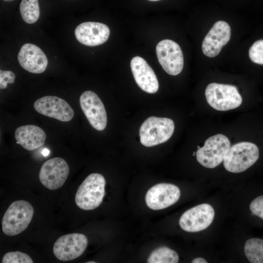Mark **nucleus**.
Returning a JSON list of instances; mask_svg holds the SVG:
<instances>
[{
    "label": "nucleus",
    "instance_id": "f257e3e1",
    "mask_svg": "<svg viewBox=\"0 0 263 263\" xmlns=\"http://www.w3.org/2000/svg\"><path fill=\"white\" fill-rule=\"evenodd\" d=\"M106 181L99 173L89 175L79 186L75 202L78 207L90 210L97 207L102 203L105 195Z\"/></svg>",
    "mask_w": 263,
    "mask_h": 263
},
{
    "label": "nucleus",
    "instance_id": "f03ea898",
    "mask_svg": "<svg viewBox=\"0 0 263 263\" xmlns=\"http://www.w3.org/2000/svg\"><path fill=\"white\" fill-rule=\"evenodd\" d=\"M34 214L31 204L25 200L13 202L6 210L2 219V230L6 235L13 236L24 230L30 223Z\"/></svg>",
    "mask_w": 263,
    "mask_h": 263
},
{
    "label": "nucleus",
    "instance_id": "7ed1b4c3",
    "mask_svg": "<svg viewBox=\"0 0 263 263\" xmlns=\"http://www.w3.org/2000/svg\"><path fill=\"white\" fill-rule=\"evenodd\" d=\"M174 130L172 120L166 117L150 116L142 124L139 129L141 144L152 147L168 141Z\"/></svg>",
    "mask_w": 263,
    "mask_h": 263
},
{
    "label": "nucleus",
    "instance_id": "20e7f679",
    "mask_svg": "<svg viewBox=\"0 0 263 263\" xmlns=\"http://www.w3.org/2000/svg\"><path fill=\"white\" fill-rule=\"evenodd\" d=\"M259 157V149L255 144L240 142L230 147L224 159V166L228 171L240 173L252 166Z\"/></svg>",
    "mask_w": 263,
    "mask_h": 263
},
{
    "label": "nucleus",
    "instance_id": "39448f33",
    "mask_svg": "<svg viewBox=\"0 0 263 263\" xmlns=\"http://www.w3.org/2000/svg\"><path fill=\"white\" fill-rule=\"evenodd\" d=\"M208 104L214 109L226 111L235 109L242 103V98L237 87L228 84L211 83L205 90Z\"/></svg>",
    "mask_w": 263,
    "mask_h": 263
},
{
    "label": "nucleus",
    "instance_id": "423d86ee",
    "mask_svg": "<svg viewBox=\"0 0 263 263\" xmlns=\"http://www.w3.org/2000/svg\"><path fill=\"white\" fill-rule=\"evenodd\" d=\"M230 148V141L226 136L222 134L213 135L197 150V160L206 168H214L224 161Z\"/></svg>",
    "mask_w": 263,
    "mask_h": 263
},
{
    "label": "nucleus",
    "instance_id": "0eeeda50",
    "mask_svg": "<svg viewBox=\"0 0 263 263\" xmlns=\"http://www.w3.org/2000/svg\"><path fill=\"white\" fill-rule=\"evenodd\" d=\"M158 61L165 71L171 75L179 74L184 66V56L180 46L170 39L160 41L156 45Z\"/></svg>",
    "mask_w": 263,
    "mask_h": 263
},
{
    "label": "nucleus",
    "instance_id": "6e6552de",
    "mask_svg": "<svg viewBox=\"0 0 263 263\" xmlns=\"http://www.w3.org/2000/svg\"><path fill=\"white\" fill-rule=\"evenodd\" d=\"M69 167L66 161L54 157L45 161L41 167L39 179L47 188L56 190L61 187L67 180Z\"/></svg>",
    "mask_w": 263,
    "mask_h": 263
},
{
    "label": "nucleus",
    "instance_id": "1a4fd4ad",
    "mask_svg": "<svg viewBox=\"0 0 263 263\" xmlns=\"http://www.w3.org/2000/svg\"><path fill=\"white\" fill-rule=\"evenodd\" d=\"M215 212L208 204H202L185 211L181 216L179 224L187 232H196L206 229L213 221Z\"/></svg>",
    "mask_w": 263,
    "mask_h": 263
},
{
    "label": "nucleus",
    "instance_id": "9d476101",
    "mask_svg": "<svg viewBox=\"0 0 263 263\" xmlns=\"http://www.w3.org/2000/svg\"><path fill=\"white\" fill-rule=\"evenodd\" d=\"M88 245V239L83 234L74 233L58 238L53 246L56 257L62 261L74 260L81 256Z\"/></svg>",
    "mask_w": 263,
    "mask_h": 263
},
{
    "label": "nucleus",
    "instance_id": "9b49d317",
    "mask_svg": "<svg viewBox=\"0 0 263 263\" xmlns=\"http://www.w3.org/2000/svg\"><path fill=\"white\" fill-rule=\"evenodd\" d=\"M79 103L90 125L97 131L104 130L107 123V114L98 96L94 92L86 91L80 95Z\"/></svg>",
    "mask_w": 263,
    "mask_h": 263
},
{
    "label": "nucleus",
    "instance_id": "f8f14e48",
    "mask_svg": "<svg viewBox=\"0 0 263 263\" xmlns=\"http://www.w3.org/2000/svg\"><path fill=\"white\" fill-rule=\"evenodd\" d=\"M34 108L38 113L62 122H68L74 116V112L64 99L56 96H45L37 99Z\"/></svg>",
    "mask_w": 263,
    "mask_h": 263
},
{
    "label": "nucleus",
    "instance_id": "ddd939ff",
    "mask_svg": "<svg viewBox=\"0 0 263 263\" xmlns=\"http://www.w3.org/2000/svg\"><path fill=\"white\" fill-rule=\"evenodd\" d=\"M180 190L173 184L160 183L147 191L145 201L147 206L152 210H160L175 204L179 199Z\"/></svg>",
    "mask_w": 263,
    "mask_h": 263
},
{
    "label": "nucleus",
    "instance_id": "4468645a",
    "mask_svg": "<svg viewBox=\"0 0 263 263\" xmlns=\"http://www.w3.org/2000/svg\"><path fill=\"white\" fill-rule=\"evenodd\" d=\"M231 28L225 21H216L203 39L202 49L205 56L214 57L220 52L222 47L229 41Z\"/></svg>",
    "mask_w": 263,
    "mask_h": 263
},
{
    "label": "nucleus",
    "instance_id": "2eb2a0df",
    "mask_svg": "<svg viewBox=\"0 0 263 263\" xmlns=\"http://www.w3.org/2000/svg\"><path fill=\"white\" fill-rule=\"evenodd\" d=\"M110 29L106 24L88 21L79 24L75 29L76 39L88 46H95L105 43L109 38Z\"/></svg>",
    "mask_w": 263,
    "mask_h": 263
},
{
    "label": "nucleus",
    "instance_id": "dca6fc26",
    "mask_svg": "<svg viewBox=\"0 0 263 263\" xmlns=\"http://www.w3.org/2000/svg\"><path fill=\"white\" fill-rule=\"evenodd\" d=\"M18 60L22 68L34 74L44 72L48 63V59L42 50L31 43L22 45L18 53Z\"/></svg>",
    "mask_w": 263,
    "mask_h": 263
},
{
    "label": "nucleus",
    "instance_id": "f3484780",
    "mask_svg": "<svg viewBox=\"0 0 263 263\" xmlns=\"http://www.w3.org/2000/svg\"><path fill=\"white\" fill-rule=\"evenodd\" d=\"M131 68L136 84L142 90L150 94L158 91L159 83L156 75L144 58L138 56L133 57Z\"/></svg>",
    "mask_w": 263,
    "mask_h": 263
},
{
    "label": "nucleus",
    "instance_id": "a211bd4d",
    "mask_svg": "<svg viewBox=\"0 0 263 263\" xmlns=\"http://www.w3.org/2000/svg\"><path fill=\"white\" fill-rule=\"evenodd\" d=\"M15 137L18 144L25 150L32 151L44 145L46 134L38 126L26 125L17 128Z\"/></svg>",
    "mask_w": 263,
    "mask_h": 263
},
{
    "label": "nucleus",
    "instance_id": "6ab92c4d",
    "mask_svg": "<svg viewBox=\"0 0 263 263\" xmlns=\"http://www.w3.org/2000/svg\"><path fill=\"white\" fill-rule=\"evenodd\" d=\"M246 257L251 263H263V239L253 238L245 243Z\"/></svg>",
    "mask_w": 263,
    "mask_h": 263
},
{
    "label": "nucleus",
    "instance_id": "aec40b11",
    "mask_svg": "<svg viewBox=\"0 0 263 263\" xmlns=\"http://www.w3.org/2000/svg\"><path fill=\"white\" fill-rule=\"evenodd\" d=\"M19 10L21 17L26 23H35L40 15L38 0H21Z\"/></svg>",
    "mask_w": 263,
    "mask_h": 263
},
{
    "label": "nucleus",
    "instance_id": "412c9836",
    "mask_svg": "<svg viewBox=\"0 0 263 263\" xmlns=\"http://www.w3.org/2000/svg\"><path fill=\"white\" fill-rule=\"evenodd\" d=\"M178 261L179 256L175 251L166 246H162L151 252L147 263H177Z\"/></svg>",
    "mask_w": 263,
    "mask_h": 263
},
{
    "label": "nucleus",
    "instance_id": "4be33fe9",
    "mask_svg": "<svg viewBox=\"0 0 263 263\" xmlns=\"http://www.w3.org/2000/svg\"><path fill=\"white\" fill-rule=\"evenodd\" d=\"M31 257L27 254L14 251L6 253L3 257L2 263H33Z\"/></svg>",
    "mask_w": 263,
    "mask_h": 263
},
{
    "label": "nucleus",
    "instance_id": "5701e85b",
    "mask_svg": "<svg viewBox=\"0 0 263 263\" xmlns=\"http://www.w3.org/2000/svg\"><path fill=\"white\" fill-rule=\"evenodd\" d=\"M248 54L253 62L263 65V39L256 41L250 47Z\"/></svg>",
    "mask_w": 263,
    "mask_h": 263
},
{
    "label": "nucleus",
    "instance_id": "b1692460",
    "mask_svg": "<svg viewBox=\"0 0 263 263\" xmlns=\"http://www.w3.org/2000/svg\"><path fill=\"white\" fill-rule=\"evenodd\" d=\"M249 208L253 214L263 220V195L253 200L249 205Z\"/></svg>",
    "mask_w": 263,
    "mask_h": 263
},
{
    "label": "nucleus",
    "instance_id": "393cba45",
    "mask_svg": "<svg viewBox=\"0 0 263 263\" xmlns=\"http://www.w3.org/2000/svg\"><path fill=\"white\" fill-rule=\"evenodd\" d=\"M16 76L11 71L0 70V89L6 88L7 84H13L15 82Z\"/></svg>",
    "mask_w": 263,
    "mask_h": 263
},
{
    "label": "nucleus",
    "instance_id": "a878e982",
    "mask_svg": "<svg viewBox=\"0 0 263 263\" xmlns=\"http://www.w3.org/2000/svg\"><path fill=\"white\" fill-rule=\"evenodd\" d=\"M192 263H207V261L204 258L201 257H197L194 259L192 262Z\"/></svg>",
    "mask_w": 263,
    "mask_h": 263
},
{
    "label": "nucleus",
    "instance_id": "bb28decb",
    "mask_svg": "<svg viewBox=\"0 0 263 263\" xmlns=\"http://www.w3.org/2000/svg\"><path fill=\"white\" fill-rule=\"evenodd\" d=\"M4 0V1H8V2H9V1H13L14 0Z\"/></svg>",
    "mask_w": 263,
    "mask_h": 263
},
{
    "label": "nucleus",
    "instance_id": "cd10ccee",
    "mask_svg": "<svg viewBox=\"0 0 263 263\" xmlns=\"http://www.w3.org/2000/svg\"><path fill=\"white\" fill-rule=\"evenodd\" d=\"M149 1H158V0H148Z\"/></svg>",
    "mask_w": 263,
    "mask_h": 263
},
{
    "label": "nucleus",
    "instance_id": "c85d7f7f",
    "mask_svg": "<svg viewBox=\"0 0 263 263\" xmlns=\"http://www.w3.org/2000/svg\"><path fill=\"white\" fill-rule=\"evenodd\" d=\"M95 263L96 262H87V263Z\"/></svg>",
    "mask_w": 263,
    "mask_h": 263
}]
</instances>
